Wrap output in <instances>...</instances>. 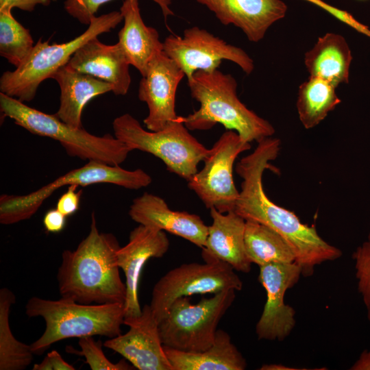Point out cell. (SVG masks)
<instances>
[{
  "label": "cell",
  "mask_w": 370,
  "mask_h": 370,
  "mask_svg": "<svg viewBox=\"0 0 370 370\" xmlns=\"http://www.w3.org/2000/svg\"><path fill=\"white\" fill-rule=\"evenodd\" d=\"M16 297L8 288L0 290V370H23L32 363L34 354L30 345L18 341L9 322L10 308Z\"/></svg>",
  "instance_id": "4316f807"
},
{
  "label": "cell",
  "mask_w": 370,
  "mask_h": 370,
  "mask_svg": "<svg viewBox=\"0 0 370 370\" xmlns=\"http://www.w3.org/2000/svg\"><path fill=\"white\" fill-rule=\"evenodd\" d=\"M67 64L109 83L116 95H125L129 90L130 64L118 42L106 45L95 37L78 49Z\"/></svg>",
  "instance_id": "d6986e66"
},
{
  "label": "cell",
  "mask_w": 370,
  "mask_h": 370,
  "mask_svg": "<svg viewBox=\"0 0 370 370\" xmlns=\"http://www.w3.org/2000/svg\"><path fill=\"white\" fill-rule=\"evenodd\" d=\"M151 176L141 169L126 170L120 165H110L98 161L88 162L71 170L40 188L24 195H1L0 223L12 225L30 219L45 199L63 186H86L108 183L127 189L136 190L149 186Z\"/></svg>",
  "instance_id": "9c48e42d"
},
{
  "label": "cell",
  "mask_w": 370,
  "mask_h": 370,
  "mask_svg": "<svg viewBox=\"0 0 370 370\" xmlns=\"http://www.w3.org/2000/svg\"><path fill=\"white\" fill-rule=\"evenodd\" d=\"M245 247L249 260L259 267L295 262L286 241L272 228L254 220H245Z\"/></svg>",
  "instance_id": "d4e9b609"
},
{
  "label": "cell",
  "mask_w": 370,
  "mask_h": 370,
  "mask_svg": "<svg viewBox=\"0 0 370 370\" xmlns=\"http://www.w3.org/2000/svg\"><path fill=\"white\" fill-rule=\"evenodd\" d=\"M116 236L99 231L95 212L88 235L75 249L62 251L57 272L61 297L83 304H125L126 285L120 276Z\"/></svg>",
  "instance_id": "7a4b0ae2"
},
{
  "label": "cell",
  "mask_w": 370,
  "mask_h": 370,
  "mask_svg": "<svg viewBox=\"0 0 370 370\" xmlns=\"http://www.w3.org/2000/svg\"><path fill=\"white\" fill-rule=\"evenodd\" d=\"M233 289L203 297L193 304L188 297L176 299L159 323L162 345L186 352H202L214 343L217 325L233 304Z\"/></svg>",
  "instance_id": "ba28073f"
},
{
  "label": "cell",
  "mask_w": 370,
  "mask_h": 370,
  "mask_svg": "<svg viewBox=\"0 0 370 370\" xmlns=\"http://www.w3.org/2000/svg\"><path fill=\"white\" fill-rule=\"evenodd\" d=\"M124 334L106 340L103 346L121 354L139 370H173L161 341L159 326L149 304L136 317L124 318Z\"/></svg>",
  "instance_id": "9a60e30c"
},
{
  "label": "cell",
  "mask_w": 370,
  "mask_h": 370,
  "mask_svg": "<svg viewBox=\"0 0 370 370\" xmlns=\"http://www.w3.org/2000/svg\"><path fill=\"white\" fill-rule=\"evenodd\" d=\"M78 186H68V190L58 199L56 208L66 217L75 214L79 207L82 190L76 191Z\"/></svg>",
  "instance_id": "1f68e13d"
},
{
  "label": "cell",
  "mask_w": 370,
  "mask_h": 370,
  "mask_svg": "<svg viewBox=\"0 0 370 370\" xmlns=\"http://www.w3.org/2000/svg\"><path fill=\"white\" fill-rule=\"evenodd\" d=\"M114 136L131 151L136 149L160 158L167 169L188 182L198 171L209 149L188 132L178 119L163 130H145L138 121L128 113L112 122Z\"/></svg>",
  "instance_id": "52a82bcc"
},
{
  "label": "cell",
  "mask_w": 370,
  "mask_h": 370,
  "mask_svg": "<svg viewBox=\"0 0 370 370\" xmlns=\"http://www.w3.org/2000/svg\"><path fill=\"white\" fill-rule=\"evenodd\" d=\"M124 21L117 42L130 65L143 76L152 59L163 51L158 31L142 18L138 0H124L120 8Z\"/></svg>",
  "instance_id": "44dd1931"
},
{
  "label": "cell",
  "mask_w": 370,
  "mask_h": 370,
  "mask_svg": "<svg viewBox=\"0 0 370 370\" xmlns=\"http://www.w3.org/2000/svg\"><path fill=\"white\" fill-rule=\"evenodd\" d=\"M51 78L60 89V106L55 114L74 127H82V114L88 101L113 90L109 83L77 71L68 64L59 69Z\"/></svg>",
  "instance_id": "7402d4cb"
},
{
  "label": "cell",
  "mask_w": 370,
  "mask_h": 370,
  "mask_svg": "<svg viewBox=\"0 0 370 370\" xmlns=\"http://www.w3.org/2000/svg\"><path fill=\"white\" fill-rule=\"evenodd\" d=\"M123 21L120 11L94 16L88 28L68 42L50 45L40 38L27 58L14 71L4 72L0 78V92L22 102L35 97L40 84L67 64L75 51L88 41L110 32Z\"/></svg>",
  "instance_id": "8992f818"
},
{
  "label": "cell",
  "mask_w": 370,
  "mask_h": 370,
  "mask_svg": "<svg viewBox=\"0 0 370 370\" xmlns=\"http://www.w3.org/2000/svg\"><path fill=\"white\" fill-rule=\"evenodd\" d=\"M260 267L258 280L267 293V301L256 325L258 340L284 341L294 329L295 311L286 304V292L295 285L301 269L296 263H271Z\"/></svg>",
  "instance_id": "4fadbf2b"
},
{
  "label": "cell",
  "mask_w": 370,
  "mask_h": 370,
  "mask_svg": "<svg viewBox=\"0 0 370 370\" xmlns=\"http://www.w3.org/2000/svg\"><path fill=\"white\" fill-rule=\"evenodd\" d=\"M335 89L328 82L310 76L299 86L296 106L306 129L319 125L341 103Z\"/></svg>",
  "instance_id": "484cf974"
},
{
  "label": "cell",
  "mask_w": 370,
  "mask_h": 370,
  "mask_svg": "<svg viewBox=\"0 0 370 370\" xmlns=\"http://www.w3.org/2000/svg\"><path fill=\"white\" fill-rule=\"evenodd\" d=\"M350 370H370V349L364 350L349 368Z\"/></svg>",
  "instance_id": "8d00e7d4"
},
{
  "label": "cell",
  "mask_w": 370,
  "mask_h": 370,
  "mask_svg": "<svg viewBox=\"0 0 370 370\" xmlns=\"http://www.w3.org/2000/svg\"><path fill=\"white\" fill-rule=\"evenodd\" d=\"M352 59L345 39L341 35L327 33L305 53L304 63L310 77L323 79L336 88L348 82Z\"/></svg>",
  "instance_id": "cb8c5ba5"
},
{
  "label": "cell",
  "mask_w": 370,
  "mask_h": 370,
  "mask_svg": "<svg viewBox=\"0 0 370 370\" xmlns=\"http://www.w3.org/2000/svg\"><path fill=\"white\" fill-rule=\"evenodd\" d=\"M173 370H244L247 362L230 336L217 330L214 343L198 352H186L163 345Z\"/></svg>",
  "instance_id": "603a6c76"
},
{
  "label": "cell",
  "mask_w": 370,
  "mask_h": 370,
  "mask_svg": "<svg viewBox=\"0 0 370 370\" xmlns=\"http://www.w3.org/2000/svg\"><path fill=\"white\" fill-rule=\"evenodd\" d=\"M307 1H310L312 3H314L321 7L326 11L331 13L333 16L336 17L338 20L343 21L347 25L354 28L356 31L370 37V30L369 29V28L367 26L359 23L358 21H356L348 12L338 10L334 7H332L331 5L326 4L325 2L322 1L321 0H307Z\"/></svg>",
  "instance_id": "d6a6232c"
},
{
  "label": "cell",
  "mask_w": 370,
  "mask_h": 370,
  "mask_svg": "<svg viewBox=\"0 0 370 370\" xmlns=\"http://www.w3.org/2000/svg\"><path fill=\"white\" fill-rule=\"evenodd\" d=\"M33 370H75V368L65 360L56 350L49 352L39 363L34 364Z\"/></svg>",
  "instance_id": "836d02e7"
},
{
  "label": "cell",
  "mask_w": 370,
  "mask_h": 370,
  "mask_svg": "<svg viewBox=\"0 0 370 370\" xmlns=\"http://www.w3.org/2000/svg\"><path fill=\"white\" fill-rule=\"evenodd\" d=\"M66 217L57 208L48 210L43 218L45 230L51 233H58L65 227Z\"/></svg>",
  "instance_id": "e575fe53"
},
{
  "label": "cell",
  "mask_w": 370,
  "mask_h": 370,
  "mask_svg": "<svg viewBox=\"0 0 370 370\" xmlns=\"http://www.w3.org/2000/svg\"><path fill=\"white\" fill-rule=\"evenodd\" d=\"M198 110L180 120L189 130H208L217 123L236 132L245 142L260 141L275 133L273 125L249 110L238 99L237 82L230 74L217 69L197 71L188 79Z\"/></svg>",
  "instance_id": "3957f363"
},
{
  "label": "cell",
  "mask_w": 370,
  "mask_h": 370,
  "mask_svg": "<svg viewBox=\"0 0 370 370\" xmlns=\"http://www.w3.org/2000/svg\"><path fill=\"white\" fill-rule=\"evenodd\" d=\"M128 214L140 225L180 236L201 249L205 246L208 226L201 217L171 210L159 196L144 193L133 200Z\"/></svg>",
  "instance_id": "e0dca14e"
},
{
  "label": "cell",
  "mask_w": 370,
  "mask_h": 370,
  "mask_svg": "<svg viewBox=\"0 0 370 370\" xmlns=\"http://www.w3.org/2000/svg\"><path fill=\"white\" fill-rule=\"evenodd\" d=\"M78 344L80 350H77L71 346L66 348V352L75 354L85 358V362L92 370H130L135 367L129 365L123 360L114 363L109 360L102 349V342L95 341L92 336L79 338Z\"/></svg>",
  "instance_id": "f1b7e54d"
},
{
  "label": "cell",
  "mask_w": 370,
  "mask_h": 370,
  "mask_svg": "<svg viewBox=\"0 0 370 370\" xmlns=\"http://www.w3.org/2000/svg\"><path fill=\"white\" fill-rule=\"evenodd\" d=\"M0 110L3 117L11 119L30 133L58 141L72 157L120 165L132 151L114 136H96L83 127H72L55 114L45 113L1 92Z\"/></svg>",
  "instance_id": "5b68a950"
},
{
  "label": "cell",
  "mask_w": 370,
  "mask_h": 370,
  "mask_svg": "<svg viewBox=\"0 0 370 370\" xmlns=\"http://www.w3.org/2000/svg\"><path fill=\"white\" fill-rule=\"evenodd\" d=\"M52 1H57V0H51Z\"/></svg>",
  "instance_id": "74e56055"
},
{
  "label": "cell",
  "mask_w": 370,
  "mask_h": 370,
  "mask_svg": "<svg viewBox=\"0 0 370 370\" xmlns=\"http://www.w3.org/2000/svg\"><path fill=\"white\" fill-rule=\"evenodd\" d=\"M280 148V139L267 138L237 163L236 172L243 182L234 211L279 233L291 247L302 275L309 276L317 265L341 258L342 251L322 238L314 227L303 223L293 212L275 204L265 193L263 173L271 167L269 162L276 159Z\"/></svg>",
  "instance_id": "6da1fadb"
},
{
  "label": "cell",
  "mask_w": 370,
  "mask_h": 370,
  "mask_svg": "<svg viewBox=\"0 0 370 370\" xmlns=\"http://www.w3.org/2000/svg\"><path fill=\"white\" fill-rule=\"evenodd\" d=\"M34 47L29 29L23 27L10 10L0 11V55L18 67Z\"/></svg>",
  "instance_id": "83f0119b"
},
{
  "label": "cell",
  "mask_w": 370,
  "mask_h": 370,
  "mask_svg": "<svg viewBox=\"0 0 370 370\" xmlns=\"http://www.w3.org/2000/svg\"><path fill=\"white\" fill-rule=\"evenodd\" d=\"M183 70L164 52L150 62L138 87V99L147 103L149 113L143 122L150 131L163 130L176 121L175 95Z\"/></svg>",
  "instance_id": "5bb4252c"
},
{
  "label": "cell",
  "mask_w": 370,
  "mask_h": 370,
  "mask_svg": "<svg viewBox=\"0 0 370 370\" xmlns=\"http://www.w3.org/2000/svg\"><path fill=\"white\" fill-rule=\"evenodd\" d=\"M51 0H0V11L10 10L18 8L22 10L32 12L36 5H48Z\"/></svg>",
  "instance_id": "d590c367"
},
{
  "label": "cell",
  "mask_w": 370,
  "mask_h": 370,
  "mask_svg": "<svg viewBox=\"0 0 370 370\" xmlns=\"http://www.w3.org/2000/svg\"><path fill=\"white\" fill-rule=\"evenodd\" d=\"M25 314L45 321L43 334L30 344L32 352L41 355L52 344L66 338L120 335L125 308L120 303L83 304L63 297L51 300L34 296L27 301Z\"/></svg>",
  "instance_id": "277c9868"
},
{
  "label": "cell",
  "mask_w": 370,
  "mask_h": 370,
  "mask_svg": "<svg viewBox=\"0 0 370 370\" xmlns=\"http://www.w3.org/2000/svg\"><path fill=\"white\" fill-rule=\"evenodd\" d=\"M352 258L354 262L358 291L370 322V232L367 239L353 252Z\"/></svg>",
  "instance_id": "f546056e"
},
{
  "label": "cell",
  "mask_w": 370,
  "mask_h": 370,
  "mask_svg": "<svg viewBox=\"0 0 370 370\" xmlns=\"http://www.w3.org/2000/svg\"><path fill=\"white\" fill-rule=\"evenodd\" d=\"M163 51L183 70L187 79L197 71L218 69L223 60L236 64L247 75L254 69L253 60L244 50L197 26L186 29L182 36H168Z\"/></svg>",
  "instance_id": "7c38bea8"
},
{
  "label": "cell",
  "mask_w": 370,
  "mask_h": 370,
  "mask_svg": "<svg viewBox=\"0 0 370 370\" xmlns=\"http://www.w3.org/2000/svg\"><path fill=\"white\" fill-rule=\"evenodd\" d=\"M212 12L224 25L240 28L251 42L262 40L268 29L286 15L282 0H195Z\"/></svg>",
  "instance_id": "ac0fdd59"
},
{
  "label": "cell",
  "mask_w": 370,
  "mask_h": 370,
  "mask_svg": "<svg viewBox=\"0 0 370 370\" xmlns=\"http://www.w3.org/2000/svg\"><path fill=\"white\" fill-rule=\"evenodd\" d=\"M112 0H65L64 8L66 12L79 22L89 25L91 19L95 16L99 8L103 4ZM161 8L164 19L173 15L170 9L171 0H152Z\"/></svg>",
  "instance_id": "4dcf8cb0"
},
{
  "label": "cell",
  "mask_w": 370,
  "mask_h": 370,
  "mask_svg": "<svg viewBox=\"0 0 370 370\" xmlns=\"http://www.w3.org/2000/svg\"><path fill=\"white\" fill-rule=\"evenodd\" d=\"M242 288L241 278L226 262L185 263L168 271L156 283L149 306L159 324L179 297L230 289L239 291Z\"/></svg>",
  "instance_id": "30bf717a"
},
{
  "label": "cell",
  "mask_w": 370,
  "mask_h": 370,
  "mask_svg": "<svg viewBox=\"0 0 370 370\" xmlns=\"http://www.w3.org/2000/svg\"><path fill=\"white\" fill-rule=\"evenodd\" d=\"M212 224L201 256L205 262L221 261L235 271L249 273L251 262L245 247V219L234 210L221 213L211 208Z\"/></svg>",
  "instance_id": "ffe728a7"
},
{
  "label": "cell",
  "mask_w": 370,
  "mask_h": 370,
  "mask_svg": "<svg viewBox=\"0 0 370 370\" xmlns=\"http://www.w3.org/2000/svg\"><path fill=\"white\" fill-rule=\"evenodd\" d=\"M169 248L164 231L139 224L130 233L127 243L116 252L117 264L125 276V317H136L142 313L138 297L143 268L151 258H162Z\"/></svg>",
  "instance_id": "2e32d148"
},
{
  "label": "cell",
  "mask_w": 370,
  "mask_h": 370,
  "mask_svg": "<svg viewBox=\"0 0 370 370\" xmlns=\"http://www.w3.org/2000/svg\"><path fill=\"white\" fill-rule=\"evenodd\" d=\"M249 149V143L227 130L209 149L203 169L188 182L207 208H214L221 213L234 210L239 191L234 182L233 166L237 156Z\"/></svg>",
  "instance_id": "8fae6325"
}]
</instances>
